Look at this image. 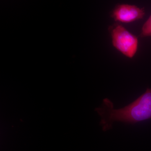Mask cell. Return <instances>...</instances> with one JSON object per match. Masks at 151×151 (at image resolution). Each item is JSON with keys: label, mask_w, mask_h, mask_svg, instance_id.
<instances>
[{"label": "cell", "mask_w": 151, "mask_h": 151, "mask_svg": "<svg viewBox=\"0 0 151 151\" xmlns=\"http://www.w3.org/2000/svg\"><path fill=\"white\" fill-rule=\"evenodd\" d=\"M145 14L144 9L134 5L122 4L116 7L112 16L116 21L130 23L142 19Z\"/></svg>", "instance_id": "3957f363"}, {"label": "cell", "mask_w": 151, "mask_h": 151, "mask_svg": "<svg viewBox=\"0 0 151 151\" xmlns=\"http://www.w3.org/2000/svg\"><path fill=\"white\" fill-rule=\"evenodd\" d=\"M113 46L125 56L133 57L137 52L138 39L124 27L118 25L111 32Z\"/></svg>", "instance_id": "7a4b0ae2"}, {"label": "cell", "mask_w": 151, "mask_h": 151, "mask_svg": "<svg viewBox=\"0 0 151 151\" xmlns=\"http://www.w3.org/2000/svg\"><path fill=\"white\" fill-rule=\"evenodd\" d=\"M141 36L142 37L151 36V15L143 25Z\"/></svg>", "instance_id": "277c9868"}, {"label": "cell", "mask_w": 151, "mask_h": 151, "mask_svg": "<svg viewBox=\"0 0 151 151\" xmlns=\"http://www.w3.org/2000/svg\"><path fill=\"white\" fill-rule=\"evenodd\" d=\"M95 111L101 117L100 125L104 131L111 129L115 122L134 124L151 119V88H147L137 100L124 108L115 109L113 103L105 98Z\"/></svg>", "instance_id": "6da1fadb"}]
</instances>
